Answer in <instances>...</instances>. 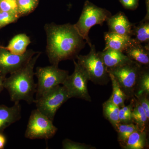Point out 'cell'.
Listing matches in <instances>:
<instances>
[{
    "mask_svg": "<svg viewBox=\"0 0 149 149\" xmlns=\"http://www.w3.org/2000/svg\"><path fill=\"white\" fill-rule=\"evenodd\" d=\"M98 53L108 69L120 66L131 61L124 53L112 49H104Z\"/></svg>",
    "mask_w": 149,
    "mask_h": 149,
    "instance_id": "5bb4252c",
    "label": "cell"
},
{
    "mask_svg": "<svg viewBox=\"0 0 149 149\" xmlns=\"http://www.w3.org/2000/svg\"><path fill=\"white\" fill-rule=\"evenodd\" d=\"M90 52L86 55H78L76 58L77 63L87 72L90 81L96 85H105L109 82L110 77L108 68L104 64L95 45L90 47Z\"/></svg>",
    "mask_w": 149,
    "mask_h": 149,
    "instance_id": "277c9868",
    "label": "cell"
},
{
    "mask_svg": "<svg viewBox=\"0 0 149 149\" xmlns=\"http://www.w3.org/2000/svg\"><path fill=\"white\" fill-rule=\"evenodd\" d=\"M35 74L38 79L36 90V99H38L57 86L62 85L69 72L60 69L58 66L52 65L37 67Z\"/></svg>",
    "mask_w": 149,
    "mask_h": 149,
    "instance_id": "8992f818",
    "label": "cell"
},
{
    "mask_svg": "<svg viewBox=\"0 0 149 149\" xmlns=\"http://www.w3.org/2000/svg\"><path fill=\"white\" fill-rule=\"evenodd\" d=\"M74 72L66 77L63 85L66 88L70 98L82 99L86 101L92 102L88 88L89 75L86 70L77 62L73 60Z\"/></svg>",
    "mask_w": 149,
    "mask_h": 149,
    "instance_id": "52a82bcc",
    "label": "cell"
},
{
    "mask_svg": "<svg viewBox=\"0 0 149 149\" xmlns=\"http://www.w3.org/2000/svg\"><path fill=\"white\" fill-rule=\"evenodd\" d=\"M120 108L115 104L109 98L103 104V113L104 117L108 120L115 130L119 124L118 113Z\"/></svg>",
    "mask_w": 149,
    "mask_h": 149,
    "instance_id": "d6986e66",
    "label": "cell"
},
{
    "mask_svg": "<svg viewBox=\"0 0 149 149\" xmlns=\"http://www.w3.org/2000/svg\"><path fill=\"white\" fill-rule=\"evenodd\" d=\"M0 11H1V10H0Z\"/></svg>",
    "mask_w": 149,
    "mask_h": 149,
    "instance_id": "d6a6232c",
    "label": "cell"
},
{
    "mask_svg": "<svg viewBox=\"0 0 149 149\" xmlns=\"http://www.w3.org/2000/svg\"><path fill=\"white\" fill-rule=\"evenodd\" d=\"M19 17L16 15L0 11V28L16 21Z\"/></svg>",
    "mask_w": 149,
    "mask_h": 149,
    "instance_id": "83f0119b",
    "label": "cell"
},
{
    "mask_svg": "<svg viewBox=\"0 0 149 149\" xmlns=\"http://www.w3.org/2000/svg\"><path fill=\"white\" fill-rule=\"evenodd\" d=\"M109 74L112 86V93L110 98L115 104L120 108L122 107L125 105V100L128 99V97L120 88L115 77L110 73Z\"/></svg>",
    "mask_w": 149,
    "mask_h": 149,
    "instance_id": "44dd1931",
    "label": "cell"
},
{
    "mask_svg": "<svg viewBox=\"0 0 149 149\" xmlns=\"http://www.w3.org/2000/svg\"><path fill=\"white\" fill-rule=\"evenodd\" d=\"M69 99L66 88L60 85L35 99L34 102L37 110L53 121L58 110Z\"/></svg>",
    "mask_w": 149,
    "mask_h": 149,
    "instance_id": "9c48e42d",
    "label": "cell"
},
{
    "mask_svg": "<svg viewBox=\"0 0 149 149\" xmlns=\"http://www.w3.org/2000/svg\"><path fill=\"white\" fill-rule=\"evenodd\" d=\"M63 149H95L96 148L90 145L78 143L65 139L63 141Z\"/></svg>",
    "mask_w": 149,
    "mask_h": 149,
    "instance_id": "484cf974",
    "label": "cell"
},
{
    "mask_svg": "<svg viewBox=\"0 0 149 149\" xmlns=\"http://www.w3.org/2000/svg\"><path fill=\"white\" fill-rule=\"evenodd\" d=\"M38 0H17L19 16L27 14L34 10Z\"/></svg>",
    "mask_w": 149,
    "mask_h": 149,
    "instance_id": "cb8c5ba5",
    "label": "cell"
},
{
    "mask_svg": "<svg viewBox=\"0 0 149 149\" xmlns=\"http://www.w3.org/2000/svg\"><path fill=\"white\" fill-rule=\"evenodd\" d=\"M4 74H3L0 72V92L2 91L4 87V83L6 78L5 77Z\"/></svg>",
    "mask_w": 149,
    "mask_h": 149,
    "instance_id": "4dcf8cb0",
    "label": "cell"
},
{
    "mask_svg": "<svg viewBox=\"0 0 149 149\" xmlns=\"http://www.w3.org/2000/svg\"><path fill=\"white\" fill-rule=\"evenodd\" d=\"M6 138L2 134L0 133V149L3 148L6 143Z\"/></svg>",
    "mask_w": 149,
    "mask_h": 149,
    "instance_id": "1f68e13d",
    "label": "cell"
},
{
    "mask_svg": "<svg viewBox=\"0 0 149 149\" xmlns=\"http://www.w3.org/2000/svg\"><path fill=\"white\" fill-rule=\"evenodd\" d=\"M149 95L143 94L135 96L137 101L142 107L149 119Z\"/></svg>",
    "mask_w": 149,
    "mask_h": 149,
    "instance_id": "f1b7e54d",
    "label": "cell"
},
{
    "mask_svg": "<svg viewBox=\"0 0 149 149\" xmlns=\"http://www.w3.org/2000/svg\"><path fill=\"white\" fill-rule=\"evenodd\" d=\"M41 54L37 52L24 66L6 78L4 87L8 91L12 101L24 100L29 104L35 102L37 85L34 81V69Z\"/></svg>",
    "mask_w": 149,
    "mask_h": 149,
    "instance_id": "7a4b0ae2",
    "label": "cell"
},
{
    "mask_svg": "<svg viewBox=\"0 0 149 149\" xmlns=\"http://www.w3.org/2000/svg\"><path fill=\"white\" fill-rule=\"evenodd\" d=\"M132 37L137 43L149 46V19L144 17L138 24H133Z\"/></svg>",
    "mask_w": 149,
    "mask_h": 149,
    "instance_id": "e0dca14e",
    "label": "cell"
},
{
    "mask_svg": "<svg viewBox=\"0 0 149 149\" xmlns=\"http://www.w3.org/2000/svg\"><path fill=\"white\" fill-rule=\"evenodd\" d=\"M53 120L37 109L30 115L24 136L30 139H49L52 138L58 130Z\"/></svg>",
    "mask_w": 149,
    "mask_h": 149,
    "instance_id": "ba28073f",
    "label": "cell"
},
{
    "mask_svg": "<svg viewBox=\"0 0 149 149\" xmlns=\"http://www.w3.org/2000/svg\"><path fill=\"white\" fill-rule=\"evenodd\" d=\"M149 95V70L148 66L142 67L137 80L134 97L141 94Z\"/></svg>",
    "mask_w": 149,
    "mask_h": 149,
    "instance_id": "7402d4cb",
    "label": "cell"
},
{
    "mask_svg": "<svg viewBox=\"0 0 149 149\" xmlns=\"http://www.w3.org/2000/svg\"><path fill=\"white\" fill-rule=\"evenodd\" d=\"M133 110L129 107L120 108L118 113L119 123L128 124L133 122L132 112Z\"/></svg>",
    "mask_w": 149,
    "mask_h": 149,
    "instance_id": "4316f807",
    "label": "cell"
},
{
    "mask_svg": "<svg viewBox=\"0 0 149 149\" xmlns=\"http://www.w3.org/2000/svg\"><path fill=\"white\" fill-rule=\"evenodd\" d=\"M123 6L127 9L134 10L139 6V0H119Z\"/></svg>",
    "mask_w": 149,
    "mask_h": 149,
    "instance_id": "f546056e",
    "label": "cell"
},
{
    "mask_svg": "<svg viewBox=\"0 0 149 149\" xmlns=\"http://www.w3.org/2000/svg\"><path fill=\"white\" fill-rule=\"evenodd\" d=\"M140 130L133 123L128 124L119 123L116 130L118 133V141L120 145L123 144L131 133L136 130Z\"/></svg>",
    "mask_w": 149,
    "mask_h": 149,
    "instance_id": "603a6c76",
    "label": "cell"
},
{
    "mask_svg": "<svg viewBox=\"0 0 149 149\" xmlns=\"http://www.w3.org/2000/svg\"><path fill=\"white\" fill-rule=\"evenodd\" d=\"M37 52L29 49L22 54H16L5 48L0 47V72L4 75L16 72L27 64Z\"/></svg>",
    "mask_w": 149,
    "mask_h": 149,
    "instance_id": "30bf717a",
    "label": "cell"
},
{
    "mask_svg": "<svg viewBox=\"0 0 149 149\" xmlns=\"http://www.w3.org/2000/svg\"><path fill=\"white\" fill-rule=\"evenodd\" d=\"M30 43V38L26 34H19L13 37L5 48L12 53L22 54L26 52L27 47Z\"/></svg>",
    "mask_w": 149,
    "mask_h": 149,
    "instance_id": "ac0fdd59",
    "label": "cell"
},
{
    "mask_svg": "<svg viewBox=\"0 0 149 149\" xmlns=\"http://www.w3.org/2000/svg\"><path fill=\"white\" fill-rule=\"evenodd\" d=\"M148 130H136L120 145L124 149H143L148 146Z\"/></svg>",
    "mask_w": 149,
    "mask_h": 149,
    "instance_id": "2e32d148",
    "label": "cell"
},
{
    "mask_svg": "<svg viewBox=\"0 0 149 149\" xmlns=\"http://www.w3.org/2000/svg\"><path fill=\"white\" fill-rule=\"evenodd\" d=\"M107 21L109 32L132 37L133 24L129 21L123 13L119 12L111 15Z\"/></svg>",
    "mask_w": 149,
    "mask_h": 149,
    "instance_id": "8fae6325",
    "label": "cell"
},
{
    "mask_svg": "<svg viewBox=\"0 0 149 149\" xmlns=\"http://www.w3.org/2000/svg\"><path fill=\"white\" fill-rule=\"evenodd\" d=\"M0 10L14 14L19 17L17 0H0Z\"/></svg>",
    "mask_w": 149,
    "mask_h": 149,
    "instance_id": "d4e9b609",
    "label": "cell"
},
{
    "mask_svg": "<svg viewBox=\"0 0 149 149\" xmlns=\"http://www.w3.org/2000/svg\"><path fill=\"white\" fill-rule=\"evenodd\" d=\"M123 53L131 60L142 65L149 66V46L144 45L135 41Z\"/></svg>",
    "mask_w": 149,
    "mask_h": 149,
    "instance_id": "9a60e30c",
    "label": "cell"
},
{
    "mask_svg": "<svg viewBox=\"0 0 149 149\" xmlns=\"http://www.w3.org/2000/svg\"><path fill=\"white\" fill-rule=\"evenodd\" d=\"M45 29L47 54L52 65L58 66L63 61L74 59L87 43L74 24L51 23L46 24Z\"/></svg>",
    "mask_w": 149,
    "mask_h": 149,
    "instance_id": "6da1fadb",
    "label": "cell"
},
{
    "mask_svg": "<svg viewBox=\"0 0 149 149\" xmlns=\"http://www.w3.org/2000/svg\"><path fill=\"white\" fill-rule=\"evenodd\" d=\"M111 16L109 11L97 6L86 1L84 3L82 13L74 27L90 47L92 45L89 37L90 29L95 25H102Z\"/></svg>",
    "mask_w": 149,
    "mask_h": 149,
    "instance_id": "3957f363",
    "label": "cell"
},
{
    "mask_svg": "<svg viewBox=\"0 0 149 149\" xmlns=\"http://www.w3.org/2000/svg\"><path fill=\"white\" fill-rule=\"evenodd\" d=\"M133 122L141 131L148 130L149 119L147 117L143 109L135 97V103L132 112Z\"/></svg>",
    "mask_w": 149,
    "mask_h": 149,
    "instance_id": "ffe728a7",
    "label": "cell"
},
{
    "mask_svg": "<svg viewBox=\"0 0 149 149\" xmlns=\"http://www.w3.org/2000/svg\"><path fill=\"white\" fill-rule=\"evenodd\" d=\"M104 38L106 44L104 49H110L123 53L135 42V40L130 36L109 31L104 33Z\"/></svg>",
    "mask_w": 149,
    "mask_h": 149,
    "instance_id": "7c38bea8",
    "label": "cell"
},
{
    "mask_svg": "<svg viewBox=\"0 0 149 149\" xmlns=\"http://www.w3.org/2000/svg\"><path fill=\"white\" fill-rule=\"evenodd\" d=\"M21 117V107L19 102H15L12 107L0 105V132Z\"/></svg>",
    "mask_w": 149,
    "mask_h": 149,
    "instance_id": "4fadbf2b",
    "label": "cell"
},
{
    "mask_svg": "<svg viewBox=\"0 0 149 149\" xmlns=\"http://www.w3.org/2000/svg\"><path fill=\"white\" fill-rule=\"evenodd\" d=\"M142 67V65L131 60L120 66L108 69V71L117 80L129 99L134 97L136 83Z\"/></svg>",
    "mask_w": 149,
    "mask_h": 149,
    "instance_id": "5b68a950",
    "label": "cell"
}]
</instances>
